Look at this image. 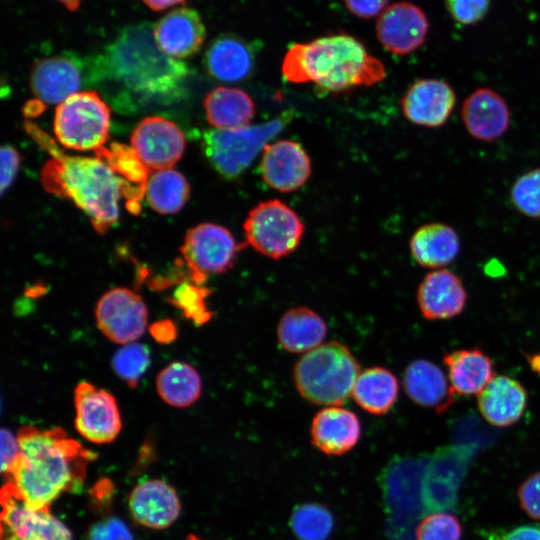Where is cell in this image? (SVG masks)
<instances>
[{
	"label": "cell",
	"instance_id": "44",
	"mask_svg": "<svg viewBox=\"0 0 540 540\" xmlns=\"http://www.w3.org/2000/svg\"><path fill=\"white\" fill-rule=\"evenodd\" d=\"M1 472L6 475L20 453L17 436L11 431L1 429Z\"/></svg>",
	"mask_w": 540,
	"mask_h": 540
},
{
	"label": "cell",
	"instance_id": "43",
	"mask_svg": "<svg viewBox=\"0 0 540 540\" xmlns=\"http://www.w3.org/2000/svg\"><path fill=\"white\" fill-rule=\"evenodd\" d=\"M485 533L486 540H540V524H524Z\"/></svg>",
	"mask_w": 540,
	"mask_h": 540
},
{
	"label": "cell",
	"instance_id": "15",
	"mask_svg": "<svg viewBox=\"0 0 540 540\" xmlns=\"http://www.w3.org/2000/svg\"><path fill=\"white\" fill-rule=\"evenodd\" d=\"M131 144L148 168L171 169L184 153L185 137L172 121L150 116L136 126L131 135Z\"/></svg>",
	"mask_w": 540,
	"mask_h": 540
},
{
	"label": "cell",
	"instance_id": "45",
	"mask_svg": "<svg viewBox=\"0 0 540 540\" xmlns=\"http://www.w3.org/2000/svg\"><path fill=\"white\" fill-rule=\"evenodd\" d=\"M347 9L361 19L379 16L387 7L389 0H343Z\"/></svg>",
	"mask_w": 540,
	"mask_h": 540
},
{
	"label": "cell",
	"instance_id": "39",
	"mask_svg": "<svg viewBox=\"0 0 540 540\" xmlns=\"http://www.w3.org/2000/svg\"><path fill=\"white\" fill-rule=\"evenodd\" d=\"M491 0H445L447 11L457 23L473 25L487 14Z\"/></svg>",
	"mask_w": 540,
	"mask_h": 540
},
{
	"label": "cell",
	"instance_id": "5",
	"mask_svg": "<svg viewBox=\"0 0 540 540\" xmlns=\"http://www.w3.org/2000/svg\"><path fill=\"white\" fill-rule=\"evenodd\" d=\"M359 374V364L351 351L332 341L304 353L293 376L298 392L306 400L339 406L352 394Z\"/></svg>",
	"mask_w": 540,
	"mask_h": 540
},
{
	"label": "cell",
	"instance_id": "13",
	"mask_svg": "<svg viewBox=\"0 0 540 540\" xmlns=\"http://www.w3.org/2000/svg\"><path fill=\"white\" fill-rule=\"evenodd\" d=\"M75 428L90 442H112L122 421L115 397L104 389L82 381L74 390Z\"/></svg>",
	"mask_w": 540,
	"mask_h": 540
},
{
	"label": "cell",
	"instance_id": "17",
	"mask_svg": "<svg viewBox=\"0 0 540 540\" xmlns=\"http://www.w3.org/2000/svg\"><path fill=\"white\" fill-rule=\"evenodd\" d=\"M260 172L269 187L280 192H291L309 179L311 161L299 143L279 140L264 147Z\"/></svg>",
	"mask_w": 540,
	"mask_h": 540
},
{
	"label": "cell",
	"instance_id": "36",
	"mask_svg": "<svg viewBox=\"0 0 540 540\" xmlns=\"http://www.w3.org/2000/svg\"><path fill=\"white\" fill-rule=\"evenodd\" d=\"M150 362V352L147 346L132 342L123 345L115 352L112 358V368L120 379L134 388L147 371Z\"/></svg>",
	"mask_w": 540,
	"mask_h": 540
},
{
	"label": "cell",
	"instance_id": "38",
	"mask_svg": "<svg viewBox=\"0 0 540 540\" xmlns=\"http://www.w3.org/2000/svg\"><path fill=\"white\" fill-rule=\"evenodd\" d=\"M461 525L447 513L426 516L416 528V540H460Z\"/></svg>",
	"mask_w": 540,
	"mask_h": 540
},
{
	"label": "cell",
	"instance_id": "50",
	"mask_svg": "<svg viewBox=\"0 0 540 540\" xmlns=\"http://www.w3.org/2000/svg\"><path fill=\"white\" fill-rule=\"evenodd\" d=\"M185 540H201V539H199L195 535H189Z\"/></svg>",
	"mask_w": 540,
	"mask_h": 540
},
{
	"label": "cell",
	"instance_id": "28",
	"mask_svg": "<svg viewBox=\"0 0 540 540\" xmlns=\"http://www.w3.org/2000/svg\"><path fill=\"white\" fill-rule=\"evenodd\" d=\"M207 121L216 129H237L248 126L255 115L253 99L238 88L219 86L203 100Z\"/></svg>",
	"mask_w": 540,
	"mask_h": 540
},
{
	"label": "cell",
	"instance_id": "11",
	"mask_svg": "<svg viewBox=\"0 0 540 540\" xmlns=\"http://www.w3.org/2000/svg\"><path fill=\"white\" fill-rule=\"evenodd\" d=\"M0 499L1 540H72L70 530L49 509L29 508L12 483L3 485Z\"/></svg>",
	"mask_w": 540,
	"mask_h": 540
},
{
	"label": "cell",
	"instance_id": "29",
	"mask_svg": "<svg viewBox=\"0 0 540 540\" xmlns=\"http://www.w3.org/2000/svg\"><path fill=\"white\" fill-rule=\"evenodd\" d=\"M327 333L320 315L307 307L287 310L277 325L280 345L292 353L308 352L322 344Z\"/></svg>",
	"mask_w": 540,
	"mask_h": 540
},
{
	"label": "cell",
	"instance_id": "6",
	"mask_svg": "<svg viewBox=\"0 0 540 540\" xmlns=\"http://www.w3.org/2000/svg\"><path fill=\"white\" fill-rule=\"evenodd\" d=\"M292 116V112L288 111L258 125L207 130L201 140L203 152L221 176L234 179L252 164L258 153L284 129Z\"/></svg>",
	"mask_w": 540,
	"mask_h": 540
},
{
	"label": "cell",
	"instance_id": "42",
	"mask_svg": "<svg viewBox=\"0 0 540 540\" xmlns=\"http://www.w3.org/2000/svg\"><path fill=\"white\" fill-rule=\"evenodd\" d=\"M1 177L0 192L4 193L11 187L19 170L22 157L15 147L10 144L1 147Z\"/></svg>",
	"mask_w": 540,
	"mask_h": 540
},
{
	"label": "cell",
	"instance_id": "30",
	"mask_svg": "<svg viewBox=\"0 0 540 540\" xmlns=\"http://www.w3.org/2000/svg\"><path fill=\"white\" fill-rule=\"evenodd\" d=\"M398 390V380L391 371L383 367H372L360 372L352 396L365 411L383 415L395 404Z\"/></svg>",
	"mask_w": 540,
	"mask_h": 540
},
{
	"label": "cell",
	"instance_id": "3",
	"mask_svg": "<svg viewBox=\"0 0 540 540\" xmlns=\"http://www.w3.org/2000/svg\"><path fill=\"white\" fill-rule=\"evenodd\" d=\"M17 439L20 453L5 476L33 510L49 509L63 492L81 485L96 457L61 428L23 426Z\"/></svg>",
	"mask_w": 540,
	"mask_h": 540
},
{
	"label": "cell",
	"instance_id": "18",
	"mask_svg": "<svg viewBox=\"0 0 540 540\" xmlns=\"http://www.w3.org/2000/svg\"><path fill=\"white\" fill-rule=\"evenodd\" d=\"M461 119L474 139L493 142L501 138L510 125V110L505 99L490 88H477L464 100Z\"/></svg>",
	"mask_w": 540,
	"mask_h": 540
},
{
	"label": "cell",
	"instance_id": "25",
	"mask_svg": "<svg viewBox=\"0 0 540 540\" xmlns=\"http://www.w3.org/2000/svg\"><path fill=\"white\" fill-rule=\"evenodd\" d=\"M208 74L224 82H238L251 75L255 54L251 45L234 34H222L208 46L204 55Z\"/></svg>",
	"mask_w": 540,
	"mask_h": 540
},
{
	"label": "cell",
	"instance_id": "48",
	"mask_svg": "<svg viewBox=\"0 0 540 540\" xmlns=\"http://www.w3.org/2000/svg\"><path fill=\"white\" fill-rule=\"evenodd\" d=\"M526 359L528 361V364L530 368L537 374L540 375V354H528L526 355Z\"/></svg>",
	"mask_w": 540,
	"mask_h": 540
},
{
	"label": "cell",
	"instance_id": "32",
	"mask_svg": "<svg viewBox=\"0 0 540 540\" xmlns=\"http://www.w3.org/2000/svg\"><path fill=\"white\" fill-rule=\"evenodd\" d=\"M150 207L160 214L179 212L190 197L186 178L173 169L158 170L149 176L146 191Z\"/></svg>",
	"mask_w": 540,
	"mask_h": 540
},
{
	"label": "cell",
	"instance_id": "23",
	"mask_svg": "<svg viewBox=\"0 0 540 540\" xmlns=\"http://www.w3.org/2000/svg\"><path fill=\"white\" fill-rule=\"evenodd\" d=\"M312 444L321 452L338 456L357 444L361 426L356 414L339 406H328L319 411L311 424Z\"/></svg>",
	"mask_w": 540,
	"mask_h": 540
},
{
	"label": "cell",
	"instance_id": "40",
	"mask_svg": "<svg viewBox=\"0 0 540 540\" xmlns=\"http://www.w3.org/2000/svg\"><path fill=\"white\" fill-rule=\"evenodd\" d=\"M521 508L532 518L540 520V471L530 475L519 487Z\"/></svg>",
	"mask_w": 540,
	"mask_h": 540
},
{
	"label": "cell",
	"instance_id": "7",
	"mask_svg": "<svg viewBox=\"0 0 540 540\" xmlns=\"http://www.w3.org/2000/svg\"><path fill=\"white\" fill-rule=\"evenodd\" d=\"M110 129V109L98 93L78 92L55 111L54 132L65 147L88 151L102 148Z\"/></svg>",
	"mask_w": 540,
	"mask_h": 540
},
{
	"label": "cell",
	"instance_id": "26",
	"mask_svg": "<svg viewBox=\"0 0 540 540\" xmlns=\"http://www.w3.org/2000/svg\"><path fill=\"white\" fill-rule=\"evenodd\" d=\"M447 377L458 395H479L494 378L493 362L481 349H458L443 357Z\"/></svg>",
	"mask_w": 540,
	"mask_h": 540
},
{
	"label": "cell",
	"instance_id": "41",
	"mask_svg": "<svg viewBox=\"0 0 540 540\" xmlns=\"http://www.w3.org/2000/svg\"><path fill=\"white\" fill-rule=\"evenodd\" d=\"M88 540H133V536L124 522L108 518L90 529Z\"/></svg>",
	"mask_w": 540,
	"mask_h": 540
},
{
	"label": "cell",
	"instance_id": "10",
	"mask_svg": "<svg viewBox=\"0 0 540 540\" xmlns=\"http://www.w3.org/2000/svg\"><path fill=\"white\" fill-rule=\"evenodd\" d=\"M84 84H93V57L82 58L72 52L38 60L30 75L33 94L46 104H60Z\"/></svg>",
	"mask_w": 540,
	"mask_h": 540
},
{
	"label": "cell",
	"instance_id": "37",
	"mask_svg": "<svg viewBox=\"0 0 540 540\" xmlns=\"http://www.w3.org/2000/svg\"><path fill=\"white\" fill-rule=\"evenodd\" d=\"M514 207L531 218H540V169H533L516 179L510 191Z\"/></svg>",
	"mask_w": 540,
	"mask_h": 540
},
{
	"label": "cell",
	"instance_id": "22",
	"mask_svg": "<svg viewBox=\"0 0 540 540\" xmlns=\"http://www.w3.org/2000/svg\"><path fill=\"white\" fill-rule=\"evenodd\" d=\"M403 386L413 402L438 414L446 412L455 401L448 377L438 365L426 359L414 360L406 367Z\"/></svg>",
	"mask_w": 540,
	"mask_h": 540
},
{
	"label": "cell",
	"instance_id": "21",
	"mask_svg": "<svg viewBox=\"0 0 540 540\" xmlns=\"http://www.w3.org/2000/svg\"><path fill=\"white\" fill-rule=\"evenodd\" d=\"M133 519L151 529H164L173 524L181 510L176 491L162 480H149L137 485L129 496Z\"/></svg>",
	"mask_w": 540,
	"mask_h": 540
},
{
	"label": "cell",
	"instance_id": "35",
	"mask_svg": "<svg viewBox=\"0 0 540 540\" xmlns=\"http://www.w3.org/2000/svg\"><path fill=\"white\" fill-rule=\"evenodd\" d=\"M210 291L203 284L194 282L191 278L181 281L174 290L169 303L178 308L183 315L196 325L207 323L212 312L208 309L206 299Z\"/></svg>",
	"mask_w": 540,
	"mask_h": 540
},
{
	"label": "cell",
	"instance_id": "49",
	"mask_svg": "<svg viewBox=\"0 0 540 540\" xmlns=\"http://www.w3.org/2000/svg\"><path fill=\"white\" fill-rule=\"evenodd\" d=\"M63 4L69 11L74 12L78 10L81 5V0H57Z\"/></svg>",
	"mask_w": 540,
	"mask_h": 540
},
{
	"label": "cell",
	"instance_id": "47",
	"mask_svg": "<svg viewBox=\"0 0 540 540\" xmlns=\"http://www.w3.org/2000/svg\"><path fill=\"white\" fill-rule=\"evenodd\" d=\"M186 0H142V2L154 11H163L170 7L184 3Z\"/></svg>",
	"mask_w": 540,
	"mask_h": 540
},
{
	"label": "cell",
	"instance_id": "12",
	"mask_svg": "<svg viewBox=\"0 0 540 540\" xmlns=\"http://www.w3.org/2000/svg\"><path fill=\"white\" fill-rule=\"evenodd\" d=\"M95 317L98 328L109 340L125 345L143 335L148 311L139 294L128 288L116 287L99 298Z\"/></svg>",
	"mask_w": 540,
	"mask_h": 540
},
{
	"label": "cell",
	"instance_id": "34",
	"mask_svg": "<svg viewBox=\"0 0 540 540\" xmlns=\"http://www.w3.org/2000/svg\"><path fill=\"white\" fill-rule=\"evenodd\" d=\"M290 526L299 540H326L332 532L334 520L323 505L306 503L294 509Z\"/></svg>",
	"mask_w": 540,
	"mask_h": 540
},
{
	"label": "cell",
	"instance_id": "20",
	"mask_svg": "<svg viewBox=\"0 0 540 540\" xmlns=\"http://www.w3.org/2000/svg\"><path fill=\"white\" fill-rule=\"evenodd\" d=\"M467 292L462 280L448 269L427 273L417 289V303L424 318L447 320L462 313Z\"/></svg>",
	"mask_w": 540,
	"mask_h": 540
},
{
	"label": "cell",
	"instance_id": "33",
	"mask_svg": "<svg viewBox=\"0 0 540 540\" xmlns=\"http://www.w3.org/2000/svg\"><path fill=\"white\" fill-rule=\"evenodd\" d=\"M96 157L106 162L118 176L129 184L141 197L149 179L148 167L133 148L112 143L95 151Z\"/></svg>",
	"mask_w": 540,
	"mask_h": 540
},
{
	"label": "cell",
	"instance_id": "16",
	"mask_svg": "<svg viewBox=\"0 0 540 540\" xmlns=\"http://www.w3.org/2000/svg\"><path fill=\"white\" fill-rule=\"evenodd\" d=\"M456 104L452 86L435 78L418 79L401 99L404 116L413 124L437 128L449 119Z\"/></svg>",
	"mask_w": 540,
	"mask_h": 540
},
{
	"label": "cell",
	"instance_id": "1",
	"mask_svg": "<svg viewBox=\"0 0 540 540\" xmlns=\"http://www.w3.org/2000/svg\"><path fill=\"white\" fill-rule=\"evenodd\" d=\"M189 74L185 62L160 49L149 22L127 25L94 57V84L112 83L113 103L121 110L181 99Z\"/></svg>",
	"mask_w": 540,
	"mask_h": 540
},
{
	"label": "cell",
	"instance_id": "31",
	"mask_svg": "<svg viewBox=\"0 0 540 540\" xmlns=\"http://www.w3.org/2000/svg\"><path fill=\"white\" fill-rule=\"evenodd\" d=\"M156 389L167 404L187 407L199 398L202 382L194 367L183 362H173L157 375Z\"/></svg>",
	"mask_w": 540,
	"mask_h": 540
},
{
	"label": "cell",
	"instance_id": "19",
	"mask_svg": "<svg viewBox=\"0 0 540 540\" xmlns=\"http://www.w3.org/2000/svg\"><path fill=\"white\" fill-rule=\"evenodd\" d=\"M153 33L160 49L179 60L196 54L206 37L201 16L188 7L176 8L165 14L153 24Z\"/></svg>",
	"mask_w": 540,
	"mask_h": 540
},
{
	"label": "cell",
	"instance_id": "14",
	"mask_svg": "<svg viewBox=\"0 0 540 540\" xmlns=\"http://www.w3.org/2000/svg\"><path fill=\"white\" fill-rule=\"evenodd\" d=\"M428 31L425 12L408 1L387 6L376 23L377 39L387 51L396 55H407L420 48Z\"/></svg>",
	"mask_w": 540,
	"mask_h": 540
},
{
	"label": "cell",
	"instance_id": "9",
	"mask_svg": "<svg viewBox=\"0 0 540 540\" xmlns=\"http://www.w3.org/2000/svg\"><path fill=\"white\" fill-rule=\"evenodd\" d=\"M242 247L226 227L202 223L187 231L180 251L192 280L203 284L206 275L230 269Z\"/></svg>",
	"mask_w": 540,
	"mask_h": 540
},
{
	"label": "cell",
	"instance_id": "2",
	"mask_svg": "<svg viewBox=\"0 0 540 540\" xmlns=\"http://www.w3.org/2000/svg\"><path fill=\"white\" fill-rule=\"evenodd\" d=\"M28 133L50 154L41 169L43 188L69 199L90 219L99 234H105L119 219V201L126 199L132 213L140 211L141 197L103 160L64 154L43 131L29 122Z\"/></svg>",
	"mask_w": 540,
	"mask_h": 540
},
{
	"label": "cell",
	"instance_id": "27",
	"mask_svg": "<svg viewBox=\"0 0 540 540\" xmlns=\"http://www.w3.org/2000/svg\"><path fill=\"white\" fill-rule=\"evenodd\" d=\"M409 247L411 255L419 265L441 268L458 256L460 239L451 226L433 222L422 225L413 233Z\"/></svg>",
	"mask_w": 540,
	"mask_h": 540
},
{
	"label": "cell",
	"instance_id": "46",
	"mask_svg": "<svg viewBox=\"0 0 540 540\" xmlns=\"http://www.w3.org/2000/svg\"><path fill=\"white\" fill-rule=\"evenodd\" d=\"M149 331L153 339L161 344L171 343L177 338V327L169 319L154 322Z\"/></svg>",
	"mask_w": 540,
	"mask_h": 540
},
{
	"label": "cell",
	"instance_id": "24",
	"mask_svg": "<svg viewBox=\"0 0 540 540\" xmlns=\"http://www.w3.org/2000/svg\"><path fill=\"white\" fill-rule=\"evenodd\" d=\"M478 409L493 426L507 427L523 416L527 407V392L516 379L499 375L478 395Z\"/></svg>",
	"mask_w": 540,
	"mask_h": 540
},
{
	"label": "cell",
	"instance_id": "4",
	"mask_svg": "<svg viewBox=\"0 0 540 540\" xmlns=\"http://www.w3.org/2000/svg\"><path fill=\"white\" fill-rule=\"evenodd\" d=\"M281 71L290 83H313L322 92L332 93L372 86L386 76L384 64L345 33L294 43L284 56Z\"/></svg>",
	"mask_w": 540,
	"mask_h": 540
},
{
	"label": "cell",
	"instance_id": "8",
	"mask_svg": "<svg viewBox=\"0 0 540 540\" xmlns=\"http://www.w3.org/2000/svg\"><path fill=\"white\" fill-rule=\"evenodd\" d=\"M243 229L247 243L254 250L279 259L299 246L304 225L292 208L272 199L258 203L249 211Z\"/></svg>",
	"mask_w": 540,
	"mask_h": 540
}]
</instances>
